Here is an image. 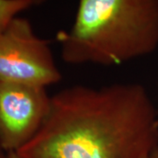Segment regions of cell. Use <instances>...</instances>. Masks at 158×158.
<instances>
[{
  "mask_svg": "<svg viewBox=\"0 0 158 158\" xmlns=\"http://www.w3.org/2000/svg\"><path fill=\"white\" fill-rule=\"evenodd\" d=\"M7 157V153L3 149V148L0 145V158H6Z\"/></svg>",
  "mask_w": 158,
  "mask_h": 158,
  "instance_id": "cell-8",
  "label": "cell"
},
{
  "mask_svg": "<svg viewBox=\"0 0 158 158\" xmlns=\"http://www.w3.org/2000/svg\"><path fill=\"white\" fill-rule=\"evenodd\" d=\"M34 4V0H0V33L17 14L30 8Z\"/></svg>",
  "mask_w": 158,
  "mask_h": 158,
  "instance_id": "cell-5",
  "label": "cell"
},
{
  "mask_svg": "<svg viewBox=\"0 0 158 158\" xmlns=\"http://www.w3.org/2000/svg\"><path fill=\"white\" fill-rule=\"evenodd\" d=\"M62 79L48 40L16 17L0 33V81L44 87Z\"/></svg>",
  "mask_w": 158,
  "mask_h": 158,
  "instance_id": "cell-3",
  "label": "cell"
},
{
  "mask_svg": "<svg viewBox=\"0 0 158 158\" xmlns=\"http://www.w3.org/2000/svg\"><path fill=\"white\" fill-rule=\"evenodd\" d=\"M6 158H20L19 156L16 152H9L7 153V157Z\"/></svg>",
  "mask_w": 158,
  "mask_h": 158,
  "instance_id": "cell-6",
  "label": "cell"
},
{
  "mask_svg": "<svg viewBox=\"0 0 158 158\" xmlns=\"http://www.w3.org/2000/svg\"><path fill=\"white\" fill-rule=\"evenodd\" d=\"M56 40L69 64L114 66L158 47V0H79L73 26Z\"/></svg>",
  "mask_w": 158,
  "mask_h": 158,
  "instance_id": "cell-2",
  "label": "cell"
},
{
  "mask_svg": "<svg viewBox=\"0 0 158 158\" xmlns=\"http://www.w3.org/2000/svg\"><path fill=\"white\" fill-rule=\"evenodd\" d=\"M46 88L0 81V145L17 152L34 138L50 108Z\"/></svg>",
  "mask_w": 158,
  "mask_h": 158,
  "instance_id": "cell-4",
  "label": "cell"
},
{
  "mask_svg": "<svg viewBox=\"0 0 158 158\" xmlns=\"http://www.w3.org/2000/svg\"><path fill=\"white\" fill-rule=\"evenodd\" d=\"M35 1V4H40V3H43L46 0H34Z\"/></svg>",
  "mask_w": 158,
  "mask_h": 158,
  "instance_id": "cell-9",
  "label": "cell"
},
{
  "mask_svg": "<svg viewBox=\"0 0 158 158\" xmlns=\"http://www.w3.org/2000/svg\"><path fill=\"white\" fill-rule=\"evenodd\" d=\"M149 156H146V157H144V158H149Z\"/></svg>",
  "mask_w": 158,
  "mask_h": 158,
  "instance_id": "cell-10",
  "label": "cell"
},
{
  "mask_svg": "<svg viewBox=\"0 0 158 158\" xmlns=\"http://www.w3.org/2000/svg\"><path fill=\"white\" fill-rule=\"evenodd\" d=\"M158 147V118L146 89L118 83L74 85L51 97L50 108L20 158H144Z\"/></svg>",
  "mask_w": 158,
  "mask_h": 158,
  "instance_id": "cell-1",
  "label": "cell"
},
{
  "mask_svg": "<svg viewBox=\"0 0 158 158\" xmlns=\"http://www.w3.org/2000/svg\"><path fill=\"white\" fill-rule=\"evenodd\" d=\"M149 158H158V147L156 148L153 152L150 154V156Z\"/></svg>",
  "mask_w": 158,
  "mask_h": 158,
  "instance_id": "cell-7",
  "label": "cell"
}]
</instances>
